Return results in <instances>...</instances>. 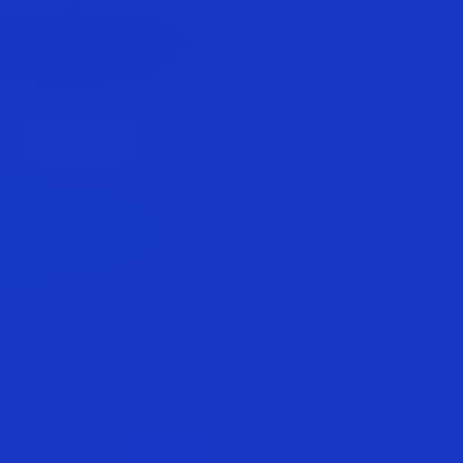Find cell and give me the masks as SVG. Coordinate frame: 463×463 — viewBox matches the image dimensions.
I'll return each instance as SVG.
<instances>
[{
  "instance_id": "1",
  "label": "cell",
  "mask_w": 463,
  "mask_h": 463,
  "mask_svg": "<svg viewBox=\"0 0 463 463\" xmlns=\"http://www.w3.org/2000/svg\"><path fill=\"white\" fill-rule=\"evenodd\" d=\"M170 57V34H136V23H45V34H23V23H0V68H57V80H113V68H158Z\"/></svg>"
}]
</instances>
